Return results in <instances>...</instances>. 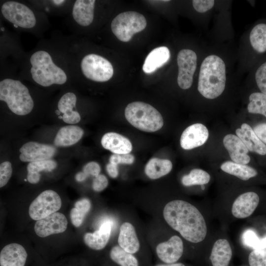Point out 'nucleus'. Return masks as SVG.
<instances>
[{
  "label": "nucleus",
  "instance_id": "f257e3e1",
  "mask_svg": "<svg viewBox=\"0 0 266 266\" xmlns=\"http://www.w3.org/2000/svg\"><path fill=\"white\" fill-rule=\"evenodd\" d=\"M163 214L166 223L186 240L198 243L205 239L207 233L205 220L192 204L183 200H173L166 204Z\"/></svg>",
  "mask_w": 266,
  "mask_h": 266
},
{
  "label": "nucleus",
  "instance_id": "f03ea898",
  "mask_svg": "<svg viewBox=\"0 0 266 266\" xmlns=\"http://www.w3.org/2000/svg\"><path fill=\"white\" fill-rule=\"evenodd\" d=\"M226 82V66L219 56L211 55L203 61L200 70L198 90L208 99H214L224 91Z\"/></svg>",
  "mask_w": 266,
  "mask_h": 266
},
{
  "label": "nucleus",
  "instance_id": "7ed1b4c3",
  "mask_svg": "<svg viewBox=\"0 0 266 266\" xmlns=\"http://www.w3.org/2000/svg\"><path fill=\"white\" fill-rule=\"evenodd\" d=\"M30 63L31 77L37 84L46 87L53 84L63 85L66 82V72L55 64L46 51L34 52L30 57Z\"/></svg>",
  "mask_w": 266,
  "mask_h": 266
},
{
  "label": "nucleus",
  "instance_id": "20e7f679",
  "mask_svg": "<svg viewBox=\"0 0 266 266\" xmlns=\"http://www.w3.org/2000/svg\"><path fill=\"white\" fill-rule=\"evenodd\" d=\"M0 100L5 102L13 113L20 116L28 114L34 106L28 88L20 81L11 78L0 81Z\"/></svg>",
  "mask_w": 266,
  "mask_h": 266
},
{
  "label": "nucleus",
  "instance_id": "39448f33",
  "mask_svg": "<svg viewBox=\"0 0 266 266\" xmlns=\"http://www.w3.org/2000/svg\"><path fill=\"white\" fill-rule=\"evenodd\" d=\"M125 116L132 126L143 132H156L164 125L160 113L150 104L141 101L128 104L125 110Z\"/></svg>",
  "mask_w": 266,
  "mask_h": 266
},
{
  "label": "nucleus",
  "instance_id": "423d86ee",
  "mask_svg": "<svg viewBox=\"0 0 266 266\" xmlns=\"http://www.w3.org/2000/svg\"><path fill=\"white\" fill-rule=\"evenodd\" d=\"M146 25L147 21L143 15L130 11L116 16L111 22V29L119 40L128 42L133 34L143 31Z\"/></svg>",
  "mask_w": 266,
  "mask_h": 266
},
{
  "label": "nucleus",
  "instance_id": "0eeeda50",
  "mask_svg": "<svg viewBox=\"0 0 266 266\" xmlns=\"http://www.w3.org/2000/svg\"><path fill=\"white\" fill-rule=\"evenodd\" d=\"M84 76L91 80L103 82L110 80L113 75V67L105 58L96 54L85 55L80 63Z\"/></svg>",
  "mask_w": 266,
  "mask_h": 266
},
{
  "label": "nucleus",
  "instance_id": "6e6552de",
  "mask_svg": "<svg viewBox=\"0 0 266 266\" xmlns=\"http://www.w3.org/2000/svg\"><path fill=\"white\" fill-rule=\"evenodd\" d=\"M3 17L8 21L23 29L33 28L36 24L34 12L26 5L16 1H7L1 6Z\"/></svg>",
  "mask_w": 266,
  "mask_h": 266
},
{
  "label": "nucleus",
  "instance_id": "1a4fd4ad",
  "mask_svg": "<svg viewBox=\"0 0 266 266\" xmlns=\"http://www.w3.org/2000/svg\"><path fill=\"white\" fill-rule=\"evenodd\" d=\"M61 206L62 200L58 194L53 190H47L32 202L29 214L33 220L37 221L57 212Z\"/></svg>",
  "mask_w": 266,
  "mask_h": 266
},
{
  "label": "nucleus",
  "instance_id": "9d476101",
  "mask_svg": "<svg viewBox=\"0 0 266 266\" xmlns=\"http://www.w3.org/2000/svg\"><path fill=\"white\" fill-rule=\"evenodd\" d=\"M197 56L190 49L180 50L177 57L178 66L177 83L182 89H188L193 83V75L197 67Z\"/></svg>",
  "mask_w": 266,
  "mask_h": 266
},
{
  "label": "nucleus",
  "instance_id": "9b49d317",
  "mask_svg": "<svg viewBox=\"0 0 266 266\" xmlns=\"http://www.w3.org/2000/svg\"><path fill=\"white\" fill-rule=\"evenodd\" d=\"M67 223L66 217L63 214L56 212L36 221L34 230L37 236L45 237L64 232L67 228Z\"/></svg>",
  "mask_w": 266,
  "mask_h": 266
},
{
  "label": "nucleus",
  "instance_id": "f8f14e48",
  "mask_svg": "<svg viewBox=\"0 0 266 266\" xmlns=\"http://www.w3.org/2000/svg\"><path fill=\"white\" fill-rule=\"evenodd\" d=\"M20 160L23 162H33L50 159L56 153V148L50 145L29 141L20 148Z\"/></svg>",
  "mask_w": 266,
  "mask_h": 266
},
{
  "label": "nucleus",
  "instance_id": "ddd939ff",
  "mask_svg": "<svg viewBox=\"0 0 266 266\" xmlns=\"http://www.w3.org/2000/svg\"><path fill=\"white\" fill-rule=\"evenodd\" d=\"M184 245L182 239L173 235L166 241L159 243L156 247V253L158 259L164 264H173L182 257Z\"/></svg>",
  "mask_w": 266,
  "mask_h": 266
},
{
  "label": "nucleus",
  "instance_id": "4468645a",
  "mask_svg": "<svg viewBox=\"0 0 266 266\" xmlns=\"http://www.w3.org/2000/svg\"><path fill=\"white\" fill-rule=\"evenodd\" d=\"M209 136L207 128L203 124L196 123L188 127L182 133L180 143L185 150H191L204 144Z\"/></svg>",
  "mask_w": 266,
  "mask_h": 266
},
{
  "label": "nucleus",
  "instance_id": "2eb2a0df",
  "mask_svg": "<svg viewBox=\"0 0 266 266\" xmlns=\"http://www.w3.org/2000/svg\"><path fill=\"white\" fill-rule=\"evenodd\" d=\"M259 197L254 192H248L239 195L232 206L233 215L238 219L250 216L259 204Z\"/></svg>",
  "mask_w": 266,
  "mask_h": 266
},
{
  "label": "nucleus",
  "instance_id": "dca6fc26",
  "mask_svg": "<svg viewBox=\"0 0 266 266\" xmlns=\"http://www.w3.org/2000/svg\"><path fill=\"white\" fill-rule=\"evenodd\" d=\"M223 144L233 162L243 165L250 162V158L248 155L249 150L237 135L233 134L225 135Z\"/></svg>",
  "mask_w": 266,
  "mask_h": 266
},
{
  "label": "nucleus",
  "instance_id": "f3484780",
  "mask_svg": "<svg viewBox=\"0 0 266 266\" xmlns=\"http://www.w3.org/2000/svg\"><path fill=\"white\" fill-rule=\"evenodd\" d=\"M27 253L21 245L13 243L6 245L0 253V266H25Z\"/></svg>",
  "mask_w": 266,
  "mask_h": 266
},
{
  "label": "nucleus",
  "instance_id": "a211bd4d",
  "mask_svg": "<svg viewBox=\"0 0 266 266\" xmlns=\"http://www.w3.org/2000/svg\"><path fill=\"white\" fill-rule=\"evenodd\" d=\"M112 222L110 220L104 221L99 229L93 233H86L83 236L85 244L95 250L103 249L107 245L110 237Z\"/></svg>",
  "mask_w": 266,
  "mask_h": 266
},
{
  "label": "nucleus",
  "instance_id": "6ab92c4d",
  "mask_svg": "<svg viewBox=\"0 0 266 266\" xmlns=\"http://www.w3.org/2000/svg\"><path fill=\"white\" fill-rule=\"evenodd\" d=\"M118 243L125 251L134 255L139 250L140 242L135 228L131 223L125 222L120 226Z\"/></svg>",
  "mask_w": 266,
  "mask_h": 266
},
{
  "label": "nucleus",
  "instance_id": "aec40b11",
  "mask_svg": "<svg viewBox=\"0 0 266 266\" xmlns=\"http://www.w3.org/2000/svg\"><path fill=\"white\" fill-rule=\"evenodd\" d=\"M101 144L104 149L116 154H129L133 149L128 138L114 132L105 133L101 139Z\"/></svg>",
  "mask_w": 266,
  "mask_h": 266
},
{
  "label": "nucleus",
  "instance_id": "412c9836",
  "mask_svg": "<svg viewBox=\"0 0 266 266\" xmlns=\"http://www.w3.org/2000/svg\"><path fill=\"white\" fill-rule=\"evenodd\" d=\"M96 0H77L73 5L72 15L75 22L83 27L88 26L93 22Z\"/></svg>",
  "mask_w": 266,
  "mask_h": 266
},
{
  "label": "nucleus",
  "instance_id": "4be33fe9",
  "mask_svg": "<svg viewBox=\"0 0 266 266\" xmlns=\"http://www.w3.org/2000/svg\"><path fill=\"white\" fill-rule=\"evenodd\" d=\"M235 133L249 151L261 155H266V145L260 140L248 124H242L241 128L236 130Z\"/></svg>",
  "mask_w": 266,
  "mask_h": 266
},
{
  "label": "nucleus",
  "instance_id": "5701e85b",
  "mask_svg": "<svg viewBox=\"0 0 266 266\" xmlns=\"http://www.w3.org/2000/svg\"><path fill=\"white\" fill-rule=\"evenodd\" d=\"M232 257V248L227 239L220 238L214 242L210 256L213 266H228Z\"/></svg>",
  "mask_w": 266,
  "mask_h": 266
},
{
  "label": "nucleus",
  "instance_id": "b1692460",
  "mask_svg": "<svg viewBox=\"0 0 266 266\" xmlns=\"http://www.w3.org/2000/svg\"><path fill=\"white\" fill-rule=\"evenodd\" d=\"M170 52L166 46H160L152 50L146 57L142 69L146 73H151L168 62Z\"/></svg>",
  "mask_w": 266,
  "mask_h": 266
},
{
  "label": "nucleus",
  "instance_id": "393cba45",
  "mask_svg": "<svg viewBox=\"0 0 266 266\" xmlns=\"http://www.w3.org/2000/svg\"><path fill=\"white\" fill-rule=\"evenodd\" d=\"M84 131L80 127L68 125L62 127L57 132L54 140L58 147H67L75 144L82 138Z\"/></svg>",
  "mask_w": 266,
  "mask_h": 266
},
{
  "label": "nucleus",
  "instance_id": "a878e982",
  "mask_svg": "<svg viewBox=\"0 0 266 266\" xmlns=\"http://www.w3.org/2000/svg\"><path fill=\"white\" fill-rule=\"evenodd\" d=\"M172 168V164L169 160L153 158L146 165L144 172L149 178L156 179L169 173Z\"/></svg>",
  "mask_w": 266,
  "mask_h": 266
},
{
  "label": "nucleus",
  "instance_id": "bb28decb",
  "mask_svg": "<svg viewBox=\"0 0 266 266\" xmlns=\"http://www.w3.org/2000/svg\"><path fill=\"white\" fill-rule=\"evenodd\" d=\"M224 172L235 176L242 180H248L256 176L257 171L254 168L246 165L234 163L233 161H226L220 166Z\"/></svg>",
  "mask_w": 266,
  "mask_h": 266
},
{
  "label": "nucleus",
  "instance_id": "cd10ccee",
  "mask_svg": "<svg viewBox=\"0 0 266 266\" xmlns=\"http://www.w3.org/2000/svg\"><path fill=\"white\" fill-rule=\"evenodd\" d=\"M109 257L119 266H139L138 260L134 255L126 252L118 245L112 247Z\"/></svg>",
  "mask_w": 266,
  "mask_h": 266
},
{
  "label": "nucleus",
  "instance_id": "c85d7f7f",
  "mask_svg": "<svg viewBox=\"0 0 266 266\" xmlns=\"http://www.w3.org/2000/svg\"><path fill=\"white\" fill-rule=\"evenodd\" d=\"M91 207V201L87 198L81 199L75 203L74 207L70 211L71 222L74 227H79L82 225Z\"/></svg>",
  "mask_w": 266,
  "mask_h": 266
},
{
  "label": "nucleus",
  "instance_id": "c756f323",
  "mask_svg": "<svg viewBox=\"0 0 266 266\" xmlns=\"http://www.w3.org/2000/svg\"><path fill=\"white\" fill-rule=\"evenodd\" d=\"M250 41L253 49L262 53L266 51V24L261 23L255 26L250 34Z\"/></svg>",
  "mask_w": 266,
  "mask_h": 266
},
{
  "label": "nucleus",
  "instance_id": "7c9ffc66",
  "mask_svg": "<svg viewBox=\"0 0 266 266\" xmlns=\"http://www.w3.org/2000/svg\"><path fill=\"white\" fill-rule=\"evenodd\" d=\"M210 179V175L205 171L195 168L191 170L188 174L184 175L181 179L182 184L185 186L193 185H204Z\"/></svg>",
  "mask_w": 266,
  "mask_h": 266
},
{
  "label": "nucleus",
  "instance_id": "2f4dec72",
  "mask_svg": "<svg viewBox=\"0 0 266 266\" xmlns=\"http://www.w3.org/2000/svg\"><path fill=\"white\" fill-rule=\"evenodd\" d=\"M247 110L249 113L260 114L266 117V95L262 93L251 94L249 98Z\"/></svg>",
  "mask_w": 266,
  "mask_h": 266
},
{
  "label": "nucleus",
  "instance_id": "473e14b6",
  "mask_svg": "<svg viewBox=\"0 0 266 266\" xmlns=\"http://www.w3.org/2000/svg\"><path fill=\"white\" fill-rule=\"evenodd\" d=\"M77 97L74 93L67 92L63 95L58 103V109L60 112L66 114L72 111L75 108Z\"/></svg>",
  "mask_w": 266,
  "mask_h": 266
},
{
  "label": "nucleus",
  "instance_id": "72a5a7b5",
  "mask_svg": "<svg viewBox=\"0 0 266 266\" xmlns=\"http://www.w3.org/2000/svg\"><path fill=\"white\" fill-rule=\"evenodd\" d=\"M57 166L56 162L52 160H46L29 163L27 169L28 173L40 174L41 171H51Z\"/></svg>",
  "mask_w": 266,
  "mask_h": 266
},
{
  "label": "nucleus",
  "instance_id": "f704fd0d",
  "mask_svg": "<svg viewBox=\"0 0 266 266\" xmlns=\"http://www.w3.org/2000/svg\"><path fill=\"white\" fill-rule=\"evenodd\" d=\"M244 245L252 248L253 250L261 249L262 238L259 237L256 233L251 230L245 231L242 236Z\"/></svg>",
  "mask_w": 266,
  "mask_h": 266
},
{
  "label": "nucleus",
  "instance_id": "c9c22d12",
  "mask_svg": "<svg viewBox=\"0 0 266 266\" xmlns=\"http://www.w3.org/2000/svg\"><path fill=\"white\" fill-rule=\"evenodd\" d=\"M250 266H266V248L253 250L249 254Z\"/></svg>",
  "mask_w": 266,
  "mask_h": 266
},
{
  "label": "nucleus",
  "instance_id": "e433bc0d",
  "mask_svg": "<svg viewBox=\"0 0 266 266\" xmlns=\"http://www.w3.org/2000/svg\"><path fill=\"white\" fill-rule=\"evenodd\" d=\"M12 173V167L10 162L5 161L0 165V187L4 186L8 182Z\"/></svg>",
  "mask_w": 266,
  "mask_h": 266
},
{
  "label": "nucleus",
  "instance_id": "4c0bfd02",
  "mask_svg": "<svg viewBox=\"0 0 266 266\" xmlns=\"http://www.w3.org/2000/svg\"><path fill=\"white\" fill-rule=\"evenodd\" d=\"M255 79L261 93L266 95V62L257 70Z\"/></svg>",
  "mask_w": 266,
  "mask_h": 266
},
{
  "label": "nucleus",
  "instance_id": "58836bf2",
  "mask_svg": "<svg viewBox=\"0 0 266 266\" xmlns=\"http://www.w3.org/2000/svg\"><path fill=\"white\" fill-rule=\"evenodd\" d=\"M134 161V156L129 153L125 154H112L109 158V163L118 166L119 164L131 165Z\"/></svg>",
  "mask_w": 266,
  "mask_h": 266
},
{
  "label": "nucleus",
  "instance_id": "ea45409f",
  "mask_svg": "<svg viewBox=\"0 0 266 266\" xmlns=\"http://www.w3.org/2000/svg\"><path fill=\"white\" fill-rule=\"evenodd\" d=\"M213 0H193V6L198 12L204 13L211 9L214 4Z\"/></svg>",
  "mask_w": 266,
  "mask_h": 266
},
{
  "label": "nucleus",
  "instance_id": "a19ab883",
  "mask_svg": "<svg viewBox=\"0 0 266 266\" xmlns=\"http://www.w3.org/2000/svg\"><path fill=\"white\" fill-rule=\"evenodd\" d=\"M101 168L98 163L90 162L86 164L83 168L82 172L87 178L90 175L96 177L100 174Z\"/></svg>",
  "mask_w": 266,
  "mask_h": 266
},
{
  "label": "nucleus",
  "instance_id": "79ce46f5",
  "mask_svg": "<svg viewBox=\"0 0 266 266\" xmlns=\"http://www.w3.org/2000/svg\"><path fill=\"white\" fill-rule=\"evenodd\" d=\"M108 184V181L106 177L100 174L95 177L92 183V188L96 192H101L107 187Z\"/></svg>",
  "mask_w": 266,
  "mask_h": 266
},
{
  "label": "nucleus",
  "instance_id": "37998d69",
  "mask_svg": "<svg viewBox=\"0 0 266 266\" xmlns=\"http://www.w3.org/2000/svg\"><path fill=\"white\" fill-rule=\"evenodd\" d=\"M62 119L67 124H75L80 121L81 117L77 111L73 110L69 113L64 114L62 116Z\"/></svg>",
  "mask_w": 266,
  "mask_h": 266
},
{
  "label": "nucleus",
  "instance_id": "c03bdc74",
  "mask_svg": "<svg viewBox=\"0 0 266 266\" xmlns=\"http://www.w3.org/2000/svg\"><path fill=\"white\" fill-rule=\"evenodd\" d=\"M253 131L264 144H266V123H262L255 126Z\"/></svg>",
  "mask_w": 266,
  "mask_h": 266
},
{
  "label": "nucleus",
  "instance_id": "a18cd8bd",
  "mask_svg": "<svg viewBox=\"0 0 266 266\" xmlns=\"http://www.w3.org/2000/svg\"><path fill=\"white\" fill-rule=\"evenodd\" d=\"M118 166L109 163L106 166V169L108 174L113 178H116L119 174Z\"/></svg>",
  "mask_w": 266,
  "mask_h": 266
},
{
  "label": "nucleus",
  "instance_id": "49530a36",
  "mask_svg": "<svg viewBox=\"0 0 266 266\" xmlns=\"http://www.w3.org/2000/svg\"><path fill=\"white\" fill-rule=\"evenodd\" d=\"M86 178L87 177L82 171L78 172L75 175L76 180L79 182L85 181Z\"/></svg>",
  "mask_w": 266,
  "mask_h": 266
},
{
  "label": "nucleus",
  "instance_id": "de8ad7c7",
  "mask_svg": "<svg viewBox=\"0 0 266 266\" xmlns=\"http://www.w3.org/2000/svg\"><path fill=\"white\" fill-rule=\"evenodd\" d=\"M154 266H185L184 264L181 263H175L173 264H159Z\"/></svg>",
  "mask_w": 266,
  "mask_h": 266
},
{
  "label": "nucleus",
  "instance_id": "09e8293b",
  "mask_svg": "<svg viewBox=\"0 0 266 266\" xmlns=\"http://www.w3.org/2000/svg\"><path fill=\"white\" fill-rule=\"evenodd\" d=\"M201 186L202 190H204L205 189L204 185H201Z\"/></svg>",
  "mask_w": 266,
  "mask_h": 266
}]
</instances>
